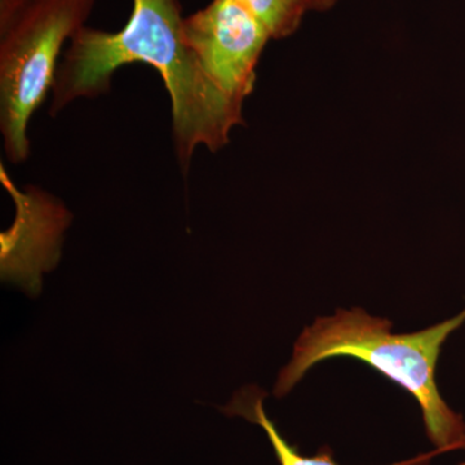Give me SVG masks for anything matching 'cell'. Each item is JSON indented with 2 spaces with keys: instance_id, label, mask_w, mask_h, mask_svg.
Here are the masks:
<instances>
[{
  "instance_id": "1",
  "label": "cell",
  "mask_w": 465,
  "mask_h": 465,
  "mask_svg": "<svg viewBox=\"0 0 465 465\" xmlns=\"http://www.w3.org/2000/svg\"><path fill=\"white\" fill-rule=\"evenodd\" d=\"M133 2V14L119 32L85 25L73 36L58 64L50 113L56 115L76 100L106 94L119 67L148 64L170 94L174 153L186 173L198 148H224L232 131L244 124L243 106L204 74L183 39L179 0Z\"/></svg>"
},
{
  "instance_id": "2",
  "label": "cell",
  "mask_w": 465,
  "mask_h": 465,
  "mask_svg": "<svg viewBox=\"0 0 465 465\" xmlns=\"http://www.w3.org/2000/svg\"><path fill=\"white\" fill-rule=\"evenodd\" d=\"M464 323L465 309L423 331L393 333L390 320L370 316L361 308L339 309L333 316L317 318L302 332L289 365L278 376L274 394L286 396L311 367L327 358H357L415 397L436 449L465 450L464 418L449 407L436 384L443 344Z\"/></svg>"
},
{
  "instance_id": "3",
  "label": "cell",
  "mask_w": 465,
  "mask_h": 465,
  "mask_svg": "<svg viewBox=\"0 0 465 465\" xmlns=\"http://www.w3.org/2000/svg\"><path fill=\"white\" fill-rule=\"evenodd\" d=\"M96 0H0V134L14 164L29 158V124L54 87L64 47Z\"/></svg>"
},
{
  "instance_id": "4",
  "label": "cell",
  "mask_w": 465,
  "mask_h": 465,
  "mask_svg": "<svg viewBox=\"0 0 465 465\" xmlns=\"http://www.w3.org/2000/svg\"><path fill=\"white\" fill-rule=\"evenodd\" d=\"M183 39L204 74L228 99L243 106L256 84V67L271 35L232 0H213L183 18Z\"/></svg>"
},
{
  "instance_id": "5",
  "label": "cell",
  "mask_w": 465,
  "mask_h": 465,
  "mask_svg": "<svg viewBox=\"0 0 465 465\" xmlns=\"http://www.w3.org/2000/svg\"><path fill=\"white\" fill-rule=\"evenodd\" d=\"M226 411H231L232 414L246 416L252 423L259 424L265 433L268 434V439L273 446L275 454H277L278 460L281 465H339L333 461L331 452L329 449H324L321 454L316 457H302L299 454L298 450L291 446L286 440L278 432L273 421L266 415L264 406H262V399L259 397L253 401L252 405L249 407L241 405V403H232ZM445 450L436 449L428 454L419 455V457L409 459V460L401 461V463L391 465H421L428 463L430 459L437 457V455L443 454Z\"/></svg>"
},
{
  "instance_id": "6",
  "label": "cell",
  "mask_w": 465,
  "mask_h": 465,
  "mask_svg": "<svg viewBox=\"0 0 465 465\" xmlns=\"http://www.w3.org/2000/svg\"><path fill=\"white\" fill-rule=\"evenodd\" d=\"M250 12L272 39H284L299 29L307 14L305 0H232Z\"/></svg>"
},
{
  "instance_id": "7",
  "label": "cell",
  "mask_w": 465,
  "mask_h": 465,
  "mask_svg": "<svg viewBox=\"0 0 465 465\" xmlns=\"http://www.w3.org/2000/svg\"><path fill=\"white\" fill-rule=\"evenodd\" d=\"M339 0H305L308 11H329Z\"/></svg>"
},
{
  "instance_id": "8",
  "label": "cell",
  "mask_w": 465,
  "mask_h": 465,
  "mask_svg": "<svg viewBox=\"0 0 465 465\" xmlns=\"http://www.w3.org/2000/svg\"><path fill=\"white\" fill-rule=\"evenodd\" d=\"M460 465H465V463H463V464H460Z\"/></svg>"
}]
</instances>
